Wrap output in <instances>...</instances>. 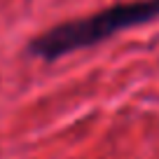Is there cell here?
Returning <instances> with one entry per match:
<instances>
[{
    "label": "cell",
    "instance_id": "1",
    "mask_svg": "<svg viewBox=\"0 0 159 159\" xmlns=\"http://www.w3.org/2000/svg\"><path fill=\"white\" fill-rule=\"evenodd\" d=\"M154 19H159V0L117 2V5L98 10L89 16H80V19H70L59 26H52L49 30L30 40L28 52L42 61H56L73 52L110 40L122 30L150 24Z\"/></svg>",
    "mask_w": 159,
    "mask_h": 159
}]
</instances>
